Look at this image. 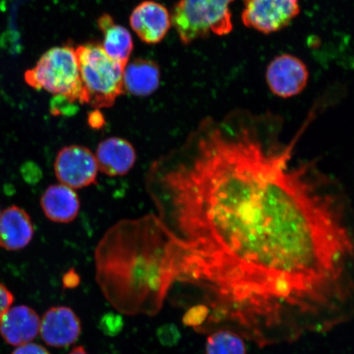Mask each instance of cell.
I'll use <instances>...</instances> for the list:
<instances>
[{"label":"cell","mask_w":354,"mask_h":354,"mask_svg":"<svg viewBox=\"0 0 354 354\" xmlns=\"http://www.w3.org/2000/svg\"><path fill=\"white\" fill-rule=\"evenodd\" d=\"M290 145L251 124L211 126L150 165L146 189L169 234L174 285L197 293L198 333L259 348L328 333L353 314V243L339 198Z\"/></svg>","instance_id":"1"},{"label":"cell","mask_w":354,"mask_h":354,"mask_svg":"<svg viewBox=\"0 0 354 354\" xmlns=\"http://www.w3.org/2000/svg\"><path fill=\"white\" fill-rule=\"evenodd\" d=\"M95 261L105 298L127 315H155L174 286L168 233L155 214L114 224L97 245Z\"/></svg>","instance_id":"2"},{"label":"cell","mask_w":354,"mask_h":354,"mask_svg":"<svg viewBox=\"0 0 354 354\" xmlns=\"http://www.w3.org/2000/svg\"><path fill=\"white\" fill-rule=\"evenodd\" d=\"M84 104L95 109L112 107L125 93L123 72L125 66L111 59L101 44L87 43L76 50Z\"/></svg>","instance_id":"3"},{"label":"cell","mask_w":354,"mask_h":354,"mask_svg":"<svg viewBox=\"0 0 354 354\" xmlns=\"http://www.w3.org/2000/svg\"><path fill=\"white\" fill-rule=\"evenodd\" d=\"M24 79L35 90L46 91L71 104H84L76 51L72 46H57L44 53L34 68L26 71Z\"/></svg>","instance_id":"4"},{"label":"cell","mask_w":354,"mask_h":354,"mask_svg":"<svg viewBox=\"0 0 354 354\" xmlns=\"http://www.w3.org/2000/svg\"><path fill=\"white\" fill-rule=\"evenodd\" d=\"M234 0H179L171 15L185 46L212 35L223 37L232 32L231 6Z\"/></svg>","instance_id":"5"},{"label":"cell","mask_w":354,"mask_h":354,"mask_svg":"<svg viewBox=\"0 0 354 354\" xmlns=\"http://www.w3.org/2000/svg\"><path fill=\"white\" fill-rule=\"evenodd\" d=\"M299 12V0H243L241 20L246 28L269 35L287 28Z\"/></svg>","instance_id":"6"},{"label":"cell","mask_w":354,"mask_h":354,"mask_svg":"<svg viewBox=\"0 0 354 354\" xmlns=\"http://www.w3.org/2000/svg\"><path fill=\"white\" fill-rule=\"evenodd\" d=\"M55 172L60 184L73 189L97 184L99 167L95 155L85 146H65L57 153Z\"/></svg>","instance_id":"7"},{"label":"cell","mask_w":354,"mask_h":354,"mask_svg":"<svg viewBox=\"0 0 354 354\" xmlns=\"http://www.w3.org/2000/svg\"><path fill=\"white\" fill-rule=\"evenodd\" d=\"M308 66L299 57L290 54L278 55L266 70V82L272 94L282 99L297 96L306 88Z\"/></svg>","instance_id":"8"},{"label":"cell","mask_w":354,"mask_h":354,"mask_svg":"<svg viewBox=\"0 0 354 354\" xmlns=\"http://www.w3.org/2000/svg\"><path fill=\"white\" fill-rule=\"evenodd\" d=\"M81 332V321L73 309L66 306L48 309L39 324L42 339L55 348H64L73 344Z\"/></svg>","instance_id":"9"},{"label":"cell","mask_w":354,"mask_h":354,"mask_svg":"<svg viewBox=\"0 0 354 354\" xmlns=\"http://www.w3.org/2000/svg\"><path fill=\"white\" fill-rule=\"evenodd\" d=\"M130 24L141 41L156 44L165 38L171 28V15L162 4L147 0L133 10Z\"/></svg>","instance_id":"10"},{"label":"cell","mask_w":354,"mask_h":354,"mask_svg":"<svg viewBox=\"0 0 354 354\" xmlns=\"http://www.w3.org/2000/svg\"><path fill=\"white\" fill-rule=\"evenodd\" d=\"M99 171L111 177L125 176L134 167L137 155L131 143L121 137H109L97 146Z\"/></svg>","instance_id":"11"},{"label":"cell","mask_w":354,"mask_h":354,"mask_svg":"<svg viewBox=\"0 0 354 354\" xmlns=\"http://www.w3.org/2000/svg\"><path fill=\"white\" fill-rule=\"evenodd\" d=\"M41 319L34 309L26 305L10 308L0 321V335L12 346L32 342L39 332Z\"/></svg>","instance_id":"12"},{"label":"cell","mask_w":354,"mask_h":354,"mask_svg":"<svg viewBox=\"0 0 354 354\" xmlns=\"http://www.w3.org/2000/svg\"><path fill=\"white\" fill-rule=\"evenodd\" d=\"M35 229L30 215L19 206L0 214V248L8 251L25 249L32 242Z\"/></svg>","instance_id":"13"},{"label":"cell","mask_w":354,"mask_h":354,"mask_svg":"<svg viewBox=\"0 0 354 354\" xmlns=\"http://www.w3.org/2000/svg\"><path fill=\"white\" fill-rule=\"evenodd\" d=\"M41 207L48 220L66 224L77 218L81 203L75 189L59 183L50 185L44 190Z\"/></svg>","instance_id":"14"},{"label":"cell","mask_w":354,"mask_h":354,"mask_svg":"<svg viewBox=\"0 0 354 354\" xmlns=\"http://www.w3.org/2000/svg\"><path fill=\"white\" fill-rule=\"evenodd\" d=\"M160 73L152 60L136 59L127 63L123 72L124 91L138 97L151 95L160 84Z\"/></svg>","instance_id":"15"},{"label":"cell","mask_w":354,"mask_h":354,"mask_svg":"<svg viewBox=\"0 0 354 354\" xmlns=\"http://www.w3.org/2000/svg\"><path fill=\"white\" fill-rule=\"evenodd\" d=\"M98 26L104 35V50L111 59L126 66L133 51L131 35L122 26L115 24L113 17L105 13L98 19Z\"/></svg>","instance_id":"16"},{"label":"cell","mask_w":354,"mask_h":354,"mask_svg":"<svg viewBox=\"0 0 354 354\" xmlns=\"http://www.w3.org/2000/svg\"><path fill=\"white\" fill-rule=\"evenodd\" d=\"M205 354H247L245 339L228 329H219L207 335Z\"/></svg>","instance_id":"17"},{"label":"cell","mask_w":354,"mask_h":354,"mask_svg":"<svg viewBox=\"0 0 354 354\" xmlns=\"http://www.w3.org/2000/svg\"><path fill=\"white\" fill-rule=\"evenodd\" d=\"M124 323L120 315L113 313H107L101 318L100 327L105 335H116L123 328Z\"/></svg>","instance_id":"18"},{"label":"cell","mask_w":354,"mask_h":354,"mask_svg":"<svg viewBox=\"0 0 354 354\" xmlns=\"http://www.w3.org/2000/svg\"><path fill=\"white\" fill-rule=\"evenodd\" d=\"M13 300H15V297L11 291L2 283H0V321L8 310L11 308Z\"/></svg>","instance_id":"19"},{"label":"cell","mask_w":354,"mask_h":354,"mask_svg":"<svg viewBox=\"0 0 354 354\" xmlns=\"http://www.w3.org/2000/svg\"><path fill=\"white\" fill-rule=\"evenodd\" d=\"M12 354H50V353L42 345L30 342L17 346Z\"/></svg>","instance_id":"20"},{"label":"cell","mask_w":354,"mask_h":354,"mask_svg":"<svg viewBox=\"0 0 354 354\" xmlns=\"http://www.w3.org/2000/svg\"><path fill=\"white\" fill-rule=\"evenodd\" d=\"M158 338L165 344L175 342L177 337V331L171 326H163L158 332Z\"/></svg>","instance_id":"21"},{"label":"cell","mask_w":354,"mask_h":354,"mask_svg":"<svg viewBox=\"0 0 354 354\" xmlns=\"http://www.w3.org/2000/svg\"><path fill=\"white\" fill-rule=\"evenodd\" d=\"M64 286L68 289L76 288L80 284V277L78 274L75 272L74 270H70L68 272L65 274L64 277Z\"/></svg>","instance_id":"22"},{"label":"cell","mask_w":354,"mask_h":354,"mask_svg":"<svg viewBox=\"0 0 354 354\" xmlns=\"http://www.w3.org/2000/svg\"><path fill=\"white\" fill-rule=\"evenodd\" d=\"M69 354H88L86 349L82 346H78L73 349Z\"/></svg>","instance_id":"23"},{"label":"cell","mask_w":354,"mask_h":354,"mask_svg":"<svg viewBox=\"0 0 354 354\" xmlns=\"http://www.w3.org/2000/svg\"><path fill=\"white\" fill-rule=\"evenodd\" d=\"M0 214H1V210H0Z\"/></svg>","instance_id":"24"}]
</instances>
